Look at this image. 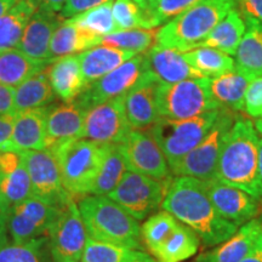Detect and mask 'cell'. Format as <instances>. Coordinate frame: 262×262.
Returning a JSON list of instances; mask_svg holds the SVG:
<instances>
[{
  "instance_id": "d4e9b609",
  "label": "cell",
  "mask_w": 262,
  "mask_h": 262,
  "mask_svg": "<svg viewBox=\"0 0 262 262\" xmlns=\"http://www.w3.org/2000/svg\"><path fill=\"white\" fill-rule=\"evenodd\" d=\"M253 74L234 67L227 73L210 78V88L212 97L222 107L229 108L233 112L244 111V100L249 84L254 79Z\"/></svg>"
},
{
  "instance_id": "2e32d148",
  "label": "cell",
  "mask_w": 262,
  "mask_h": 262,
  "mask_svg": "<svg viewBox=\"0 0 262 262\" xmlns=\"http://www.w3.org/2000/svg\"><path fill=\"white\" fill-rule=\"evenodd\" d=\"M201 181L216 211L226 220L239 227L258 216L260 205L257 199L247 192L222 183L215 178Z\"/></svg>"
},
{
  "instance_id": "7bdbcfd3",
  "label": "cell",
  "mask_w": 262,
  "mask_h": 262,
  "mask_svg": "<svg viewBox=\"0 0 262 262\" xmlns=\"http://www.w3.org/2000/svg\"><path fill=\"white\" fill-rule=\"evenodd\" d=\"M244 112L251 118H262V74L249 84L244 100Z\"/></svg>"
},
{
  "instance_id": "ba28073f",
  "label": "cell",
  "mask_w": 262,
  "mask_h": 262,
  "mask_svg": "<svg viewBox=\"0 0 262 262\" xmlns=\"http://www.w3.org/2000/svg\"><path fill=\"white\" fill-rule=\"evenodd\" d=\"M235 119L237 116L233 111L222 107L220 116L208 135L188 155L170 166L171 172L178 176H188L198 180L214 178L225 139Z\"/></svg>"
},
{
  "instance_id": "681fc988",
  "label": "cell",
  "mask_w": 262,
  "mask_h": 262,
  "mask_svg": "<svg viewBox=\"0 0 262 262\" xmlns=\"http://www.w3.org/2000/svg\"><path fill=\"white\" fill-rule=\"evenodd\" d=\"M255 127L260 136V152H258V193L262 196V118L257 119L255 123Z\"/></svg>"
},
{
  "instance_id": "6da1fadb",
  "label": "cell",
  "mask_w": 262,
  "mask_h": 262,
  "mask_svg": "<svg viewBox=\"0 0 262 262\" xmlns=\"http://www.w3.org/2000/svg\"><path fill=\"white\" fill-rule=\"evenodd\" d=\"M162 208L191 228L205 247L224 243L238 231L237 225L216 211L198 179L178 176L170 180Z\"/></svg>"
},
{
  "instance_id": "c3c4849f",
  "label": "cell",
  "mask_w": 262,
  "mask_h": 262,
  "mask_svg": "<svg viewBox=\"0 0 262 262\" xmlns=\"http://www.w3.org/2000/svg\"><path fill=\"white\" fill-rule=\"evenodd\" d=\"M35 3V5L38 6V9L47 10L50 12H60L63 5L66 4L67 0H33Z\"/></svg>"
},
{
  "instance_id": "9c48e42d",
  "label": "cell",
  "mask_w": 262,
  "mask_h": 262,
  "mask_svg": "<svg viewBox=\"0 0 262 262\" xmlns=\"http://www.w3.org/2000/svg\"><path fill=\"white\" fill-rule=\"evenodd\" d=\"M54 262H79L88 241V232L79 208L70 194L57 205V215L48 232Z\"/></svg>"
},
{
  "instance_id": "d590c367",
  "label": "cell",
  "mask_w": 262,
  "mask_h": 262,
  "mask_svg": "<svg viewBox=\"0 0 262 262\" xmlns=\"http://www.w3.org/2000/svg\"><path fill=\"white\" fill-rule=\"evenodd\" d=\"M0 262H54L49 238L41 237L25 244L2 245Z\"/></svg>"
},
{
  "instance_id": "5b68a950",
  "label": "cell",
  "mask_w": 262,
  "mask_h": 262,
  "mask_svg": "<svg viewBox=\"0 0 262 262\" xmlns=\"http://www.w3.org/2000/svg\"><path fill=\"white\" fill-rule=\"evenodd\" d=\"M50 152L57 160L66 191L73 196L89 194L102 166L106 145L74 139L60 143Z\"/></svg>"
},
{
  "instance_id": "30bf717a",
  "label": "cell",
  "mask_w": 262,
  "mask_h": 262,
  "mask_svg": "<svg viewBox=\"0 0 262 262\" xmlns=\"http://www.w3.org/2000/svg\"><path fill=\"white\" fill-rule=\"evenodd\" d=\"M170 180L169 178L159 181L142 173L126 171L117 187L107 196L136 220H145L162 206Z\"/></svg>"
},
{
  "instance_id": "8d00e7d4",
  "label": "cell",
  "mask_w": 262,
  "mask_h": 262,
  "mask_svg": "<svg viewBox=\"0 0 262 262\" xmlns=\"http://www.w3.org/2000/svg\"><path fill=\"white\" fill-rule=\"evenodd\" d=\"M159 29H129L117 31L104 35L101 44L104 47L120 49V50L134 51L136 54L145 52L156 45L157 34Z\"/></svg>"
},
{
  "instance_id": "9a60e30c",
  "label": "cell",
  "mask_w": 262,
  "mask_h": 262,
  "mask_svg": "<svg viewBox=\"0 0 262 262\" xmlns=\"http://www.w3.org/2000/svg\"><path fill=\"white\" fill-rule=\"evenodd\" d=\"M118 146L130 171L142 173L159 181L170 178L168 160L149 133L133 129Z\"/></svg>"
},
{
  "instance_id": "bcb514c9",
  "label": "cell",
  "mask_w": 262,
  "mask_h": 262,
  "mask_svg": "<svg viewBox=\"0 0 262 262\" xmlns=\"http://www.w3.org/2000/svg\"><path fill=\"white\" fill-rule=\"evenodd\" d=\"M15 114H0V150L8 146L14 129Z\"/></svg>"
},
{
  "instance_id": "ee69618b",
  "label": "cell",
  "mask_w": 262,
  "mask_h": 262,
  "mask_svg": "<svg viewBox=\"0 0 262 262\" xmlns=\"http://www.w3.org/2000/svg\"><path fill=\"white\" fill-rule=\"evenodd\" d=\"M108 2H113V0H67L60 11V16L62 19L72 18L81 14V12L88 11V10L94 9Z\"/></svg>"
},
{
  "instance_id": "8fae6325",
  "label": "cell",
  "mask_w": 262,
  "mask_h": 262,
  "mask_svg": "<svg viewBox=\"0 0 262 262\" xmlns=\"http://www.w3.org/2000/svg\"><path fill=\"white\" fill-rule=\"evenodd\" d=\"M147 71L148 67H147L146 55H136L111 73L91 83L78 96L75 102L86 110L112 98L125 96L142 79Z\"/></svg>"
},
{
  "instance_id": "5bb4252c",
  "label": "cell",
  "mask_w": 262,
  "mask_h": 262,
  "mask_svg": "<svg viewBox=\"0 0 262 262\" xmlns=\"http://www.w3.org/2000/svg\"><path fill=\"white\" fill-rule=\"evenodd\" d=\"M22 160L31 181L32 196L51 205H60L70 193L62 185L57 160L50 150H22Z\"/></svg>"
},
{
  "instance_id": "d6a6232c",
  "label": "cell",
  "mask_w": 262,
  "mask_h": 262,
  "mask_svg": "<svg viewBox=\"0 0 262 262\" xmlns=\"http://www.w3.org/2000/svg\"><path fill=\"white\" fill-rule=\"evenodd\" d=\"M126 164L118 145H106L102 166L95 180L90 194L108 195L126 172Z\"/></svg>"
},
{
  "instance_id": "816d5d0a",
  "label": "cell",
  "mask_w": 262,
  "mask_h": 262,
  "mask_svg": "<svg viewBox=\"0 0 262 262\" xmlns=\"http://www.w3.org/2000/svg\"><path fill=\"white\" fill-rule=\"evenodd\" d=\"M241 262H262V235L255 244L253 250L249 253Z\"/></svg>"
},
{
  "instance_id": "e575fe53",
  "label": "cell",
  "mask_w": 262,
  "mask_h": 262,
  "mask_svg": "<svg viewBox=\"0 0 262 262\" xmlns=\"http://www.w3.org/2000/svg\"><path fill=\"white\" fill-rule=\"evenodd\" d=\"M32 196L31 181L22 163L14 171H0V209L9 211L12 206Z\"/></svg>"
},
{
  "instance_id": "52a82bcc",
  "label": "cell",
  "mask_w": 262,
  "mask_h": 262,
  "mask_svg": "<svg viewBox=\"0 0 262 262\" xmlns=\"http://www.w3.org/2000/svg\"><path fill=\"white\" fill-rule=\"evenodd\" d=\"M210 78L187 79L173 84H159L157 107L160 117L188 119L222 106L212 97Z\"/></svg>"
},
{
  "instance_id": "9f6ffc18",
  "label": "cell",
  "mask_w": 262,
  "mask_h": 262,
  "mask_svg": "<svg viewBox=\"0 0 262 262\" xmlns=\"http://www.w3.org/2000/svg\"><path fill=\"white\" fill-rule=\"evenodd\" d=\"M156 2H157V0H150V5H149V9H150V6H152L153 4H155ZM148 11H149V10H148Z\"/></svg>"
},
{
  "instance_id": "db71d44e",
  "label": "cell",
  "mask_w": 262,
  "mask_h": 262,
  "mask_svg": "<svg viewBox=\"0 0 262 262\" xmlns=\"http://www.w3.org/2000/svg\"><path fill=\"white\" fill-rule=\"evenodd\" d=\"M18 0H0V17L5 15Z\"/></svg>"
},
{
  "instance_id": "ac0fdd59",
  "label": "cell",
  "mask_w": 262,
  "mask_h": 262,
  "mask_svg": "<svg viewBox=\"0 0 262 262\" xmlns=\"http://www.w3.org/2000/svg\"><path fill=\"white\" fill-rule=\"evenodd\" d=\"M44 149H47V107L16 113L11 139L4 150Z\"/></svg>"
},
{
  "instance_id": "836d02e7",
  "label": "cell",
  "mask_w": 262,
  "mask_h": 262,
  "mask_svg": "<svg viewBox=\"0 0 262 262\" xmlns=\"http://www.w3.org/2000/svg\"><path fill=\"white\" fill-rule=\"evenodd\" d=\"M186 61L205 78L219 77L235 67L232 56L214 48H196L183 52Z\"/></svg>"
},
{
  "instance_id": "3957f363",
  "label": "cell",
  "mask_w": 262,
  "mask_h": 262,
  "mask_svg": "<svg viewBox=\"0 0 262 262\" xmlns=\"http://www.w3.org/2000/svg\"><path fill=\"white\" fill-rule=\"evenodd\" d=\"M237 8L238 0H199L159 29L157 44L182 54L193 50L229 11Z\"/></svg>"
},
{
  "instance_id": "f6af8a7d",
  "label": "cell",
  "mask_w": 262,
  "mask_h": 262,
  "mask_svg": "<svg viewBox=\"0 0 262 262\" xmlns=\"http://www.w3.org/2000/svg\"><path fill=\"white\" fill-rule=\"evenodd\" d=\"M0 114H15V89L0 84Z\"/></svg>"
},
{
  "instance_id": "44dd1931",
  "label": "cell",
  "mask_w": 262,
  "mask_h": 262,
  "mask_svg": "<svg viewBox=\"0 0 262 262\" xmlns=\"http://www.w3.org/2000/svg\"><path fill=\"white\" fill-rule=\"evenodd\" d=\"M261 235L262 216H257L242 226L224 243L198 255L194 262H241L253 250Z\"/></svg>"
},
{
  "instance_id": "ffe728a7",
  "label": "cell",
  "mask_w": 262,
  "mask_h": 262,
  "mask_svg": "<svg viewBox=\"0 0 262 262\" xmlns=\"http://www.w3.org/2000/svg\"><path fill=\"white\" fill-rule=\"evenodd\" d=\"M85 110L77 102L47 107V149L68 140L83 139Z\"/></svg>"
},
{
  "instance_id": "8992f818",
  "label": "cell",
  "mask_w": 262,
  "mask_h": 262,
  "mask_svg": "<svg viewBox=\"0 0 262 262\" xmlns=\"http://www.w3.org/2000/svg\"><path fill=\"white\" fill-rule=\"evenodd\" d=\"M221 108L188 119L160 117L149 127L148 133L163 150L169 168L202 142L217 120Z\"/></svg>"
},
{
  "instance_id": "7a4b0ae2",
  "label": "cell",
  "mask_w": 262,
  "mask_h": 262,
  "mask_svg": "<svg viewBox=\"0 0 262 262\" xmlns=\"http://www.w3.org/2000/svg\"><path fill=\"white\" fill-rule=\"evenodd\" d=\"M258 152L260 136L255 124L248 118L237 117L225 139L214 178L260 199Z\"/></svg>"
},
{
  "instance_id": "e0dca14e",
  "label": "cell",
  "mask_w": 262,
  "mask_h": 262,
  "mask_svg": "<svg viewBox=\"0 0 262 262\" xmlns=\"http://www.w3.org/2000/svg\"><path fill=\"white\" fill-rule=\"evenodd\" d=\"M159 83L148 70L139 83L124 97L125 112L130 125L135 130L149 129L160 118L157 107Z\"/></svg>"
},
{
  "instance_id": "1f68e13d",
  "label": "cell",
  "mask_w": 262,
  "mask_h": 262,
  "mask_svg": "<svg viewBox=\"0 0 262 262\" xmlns=\"http://www.w3.org/2000/svg\"><path fill=\"white\" fill-rule=\"evenodd\" d=\"M55 100L49 75L42 71L19 84L15 90V114L33 108L45 107Z\"/></svg>"
},
{
  "instance_id": "b9f144b4",
  "label": "cell",
  "mask_w": 262,
  "mask_h": 262,
  "mask_svg": "<svg viewBox=\"0 0 262 262\" xmlns=\"http://www.w3.org/2000/svg\"><path fill=\"white\" fill-rule=\"evenodd\" d=\"M198 2L199 0H157L148 11L152 28L166 24Z\"/></svg>"
},
{
  "instance_id": "4fadbf2b",
  "label": "cell",
  "mask_w": 262,
  "mask_h": 262,
  "mask_svg": "<svg viewBox=\"0 0 262 262\" xmlns=\"http://www.w3.org/2000/svg\"><path fill=\"white\" fill-rule=\"evenodd\" d=\"M57 215V206L29 196L8 211V229L14 244H25L48 232Z\"/></svg>"
},
{
  "instance_id": "f1b7e54d",
  "label": "cell",
  "mask_w": 262,
  "mask_h": 262,
  "mask_svg": "<svg viewBox=\"0 0 262 262\" xmlns=\"http://www.w3.org/2000/svg\"><path fill=\"white\" fill-rule=\"evenodd\" d=\"M245 22L241 11L237 9L229 11V14L222 19L204 40L198 42L196 48H214L224 51L229 56H234L242 38L245 33Z\"/></svg>"
},
{
  "instance_id": "cb8c5ba5",
  "label": "cell",
  "mask_w": 262,
  "mask_h": 262,
  "mask_svg": "<svg viewBox=\"0 0 262 262\" xmlns=\"http://www.w3.org/2000/svg\"><path fill=\"white\" fill-rule=\"evenodd\" d=\"M103 37L78 27L70 18L63 19L52 34L49 60L51 62L58 58L70 56L75 52H83L101 44Z\"/></svg>"
},
{
  "instance_id": "f5cc1de1",
  "label": "cell",
  "mask_w": 262,
  "mask_h": 262,
  "mask_svg": "<svg viewBox=\"0 0 262 262\" xmlns=\"http://www.w3.org/2000/svg\"><path fill=\"white\" fill-rule=\"evenodd\" d=\"M127 262H159V261L156 260L155 257H152L147 253H143V251L134 250L130 260Z\"/></svg>"
},
{
  "instance_id": "ab89813d",
  "label": "cell",
  "mask_w": 262,
  "mask_h": 262,
  "mask_svg": "<svg viewBox=\"0 0 262 262\" xmlns=\"http://www.w3.org/2000/svg\"><path fill=\"white\" fill-rule=\"evenodd\" d=\"M112 14L117 31L153 29L147 12L134 0H114Z\"/></svg>"
},
{
  "instance_id": "484cf974",
  "label": "cell",
  "mask_w": 262,
  "mask_h": 262,
  "mask_svg": "<svg viewBox=\"0 0 262 262\" xmlns=\"http://www.w3.org/2000/svg\"><path fill=\"white\" fill-rule=\"evenodd\" d=\"M136 52L111 47H95L78 55L81 73L88 86L136 56Z\"/></svg>"
},
{
  "instance_id": "4dcf8cb0",
  "label": "cell",
  "mask_w": 262,
  "mask_h": 262,
  "mask_svg": "<svg viewBox=\"0 0 262 262\" xmlns=\"http://www.w3.org/2000/svg\"><path fill=\"white\" fill-rule=\"evenodd\" d=\"M199 247L201 239L198 235L180 222L153 255L159 262H182L194 256Z\"/></svg>"
},
{
  "instance_id": "74e56055",
  "label": "cell",
  "mask_w": 262,
  "mask_h": 262,
  "mask_svg": "<svg viewBox=\"0 0 262 262\" xmlns=\"http://www.w3.org/2000/svg\"><path fill=\"white\" fill-rule=\"evenodd\" d=\"M179 224L180 221L165 210L150 216L141 228V237L150 253H155Z\"/></svg>"
},
{
  "instance_id": "603a6c76",
  "label": "cell",
  "mask_w": 262,
  "mask_h": 262,
  "mask_svg": "<svg viewBox=\"0 0 262 262\" xmlns=\"http://www.w3.org/2000/svg\"><path fill=\"white\" fill-rule=\"evenodd\" d=\"M48 75L55 95L64 103L74 102L88 88L78 55L58 58L50 67Z\"/></svg>"
},
{
  "instance_id": "277c9868",
  "label": "cell",
  "mask_w": 262,
  "mask_h": 262,
  "mask_svg": "<svg viewBox=\"0 0 262 262\" xmlns=\"http://www.w3.org/2000/svg\"><path fill=\"white\" fill-rule=\"evenodd\" d=\"M90 238L100 242L141 248L139 221L106 195H85L78 203Z\"/></svg>"
},
{
  "instance_id": "7c38bea8",
  "label": "cell",
  "mask_w": 262,
  "mask_h": 262,
  "mask_svg": "<svg viewBox=\"0 0 262 262\" xmlns=\"http://www.w3.org/2000/svg\"><path fill=\"white\" fill-rule=\"evenodd\" d=\"M120 96L85 110L83 139L98 145H118L133 130Z\"/></svg>"
},
{
  "instance_id": "f546056e",
  "label": "cell",
  "mask_w": 262,
  "mask_h": 262,
  "mask_svg": "<svg viewBox=\"0 0 262 262\" xmlns=\"http://www.w3.org/2000/svg\"><path fill=\"white\" fill-rule=\"evenodd\" d=\"M37 10L33 0H18L0 17V52L18 47L26 26Z\"/></svg>"
},
{
  "instance_id": "83f0119b",
  "label": "cell",
  "mask_w": 262,
  "mask_h": 262,
  "mask_svg": "<svg viewBox=\"0 0 262 262\" xmlns=\"http://www.w3.org/2000/svg\"><path fill=\"white\" fill-rule=\"evenodd\" d=\"M50 63L52 62L34 60L15 49L0 52V84L18 86L33 75L47 70Z\"/></svg>"
},
{
  "instance_id": "f35d334b",
  "label": "cell",
  "mask_w": 262,
  "mask_h": 262,
  "mask_svg": "<svg viewBox=\"0 0 262 262\" xmlns=\"http://www.w3.org/2000/svg\"><path fill=\"white\" fill-rule=\"evenodd\" d=\"M112 4L113 2L104 3L102 5L81 12L70 19L78 27L95 33L100 37H104V35L117 32L112 14Z\"/></svg>"
},
{
  "instance_id": "4316f807",
  "label": "cell",
  "mask_w": 262,
  "mask_h": 262,
  "mask_svg": "<svg viewBox=\"0 0 262 262\" xmlns=\"http://www.w3.org/2000/svg\"><path fill=\"white\" fill-rule=\"evenodd\" d=\"M245 33L235 52V67L258 77L262 74V22L253 16L243 14Z\"/></svg>"
},
{
  "instance_id": "d6986e66",
  "label": "cell",
  "mask_w": 262,
  "mask_h": 262,
  "mask_svg": "<svg viewBox=\"0 0 262 262\" xmlns=\"http://www.w3.org/2000/svg\"><path fill=\"white\" fill-rule=\"evenodd\" d=\"M147 67L159 84H173L187 79L205 78L186 61L185 55L175 49L156 44L146 54Z\"/></svg>"
},
{
  "instance_id": "11a10c76",
  "label": "cell",
  "mask_w": 262,
  "mask_h": 262,
  "mask_svg": "<svg viewBox=\"0 0 262 262\" xmlns=\"http://www.w3.org/2000/svg\"><path fill=\"white\" fill-rule=\"evenodd\" d=\"M134 2L137 3L140 5V8L142 10H145L148 15V10H149V5H150V0H134ZM149 18V17H148Z\"/></svg>"
},
{
  "instance_id": "7402d4cb",
  "label": "cell",
  "mask_w": 262,
  "mask_h": 262,
  "mask_svg": "<svg viewBox=\"0 0 262 262\" xmlns=\"http://www.w3.org/2000/svg\"><path fill=\"white\" fill-rule=\"evenodd\" d=\"M62 21L63 19L60 15L38 9L26 26L24 35L18 44V50L34 60L50 61L49 52L52 34Z\"/></svg>"
},
{
  "instance_id": "f907efd6",
  "label": "cell",
  "mask_w": 262,
  "mask_h": 262,
  "mask_svg": "<svg viewBox=\"0 0 262 262\" xmlns=\"http://www.w3.org/2000/svg\"><path fill=\"white\" fill-rule=\"evenodd\" d=\"M8 211L0 209V247L8 244Z\"/></svg>"
},
{
  "instance_id": "7dc6e473",
  "label": "cell",
  "mask_w": 262,
  "mask_h": 262,
  "mask_svg": "<svg viewBox=\"0 0 262 262\" xmlns=\"http://www.w3.org/2000/svg\"><path fill=\"white\" fill-rule=\"evenodd\" d=\"M238 6H241V12L262 22V0H238Z\"/></svg>"
},
{
  "instance_id": "60d3db41",
  "label": "cell",
  "mask_w": 262,
  "mask_h": 262,
  "mask_svg": "<svg viewBox=\"0 0 262 262\" xmlns=\"http://www.w3.org/2000/svg\"><path fill=\"white\" fill-rule=\"evenodd\" d=\"M134 249L88 238L81 262H127Z\"/></svg>"
}]
</instances>
